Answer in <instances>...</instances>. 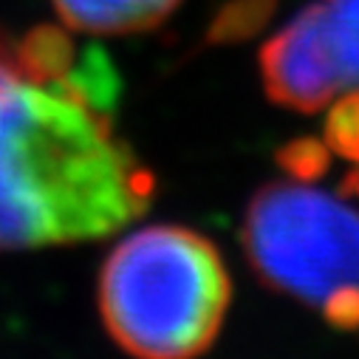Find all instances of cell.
I'll list each match as a JSON object with an SVG mask.
<instances>
[{
  "label": "cell",
  "instance_id": "1",
  "mask_svg": "<svg viewBox=\"0 0 359 359\" xmlns=\"http://www.w3.org/2000/svg\"><path fill=\"white\" fill-rule=\"evenodd\" d=\"M116 79L65 32L0 29V255L119 232L153 198V175L116 136Z\"/></svg>",
  "mask_w": 359,
  "mask_h": 359
},
{
  "label": "cell",
  "instance_id": "2",
  "mask_svg": "<svg viewBox=\"0 0 359 359\" xmlns=\"http://www.w3.org/2000/svg\"><path fill=\"white\" fill-rule=\"evenodd\" d=\"M229 272L215 243L184 226L128 235L100 275L108 334L136 359H196L218 337Z\"/></svg>",
  "mask_w": 359,
  "mask_h": 359
},
{
  "label": "cell",
  "instance_id": "3",
  "mask_svg": "<svg viewBox=\"0 0 359 359\" xmlns=\"http://www.w3.org/2000/svg\"><path fill=\"white\" fill-rule=\"evenodd\" d=\"M243 243L266 286L309 306L359 292V212L323 190L266 184L249 204Z\"/></svg>",
  "mask_w": 359,
  "mask_h": 359
},
{
  "label": "cell",
  "instance_id": "4",
  "mask_svg": "<svg viewBox=\"0 0 359 359\" xmlns=\"http://www.w3.org/2000/svg\"><path fill=\"white\" fill-rule=\"evenodd\" d=\"M266 94L283 108L323 111L359 91V0H314L260 51Z\"/></svg>",
  "mask_w": 359,
  "mask_h": 359
},
{
  "label": "cell",
  "instance_id": "5",
  "mask_svg": "<svg viewBox=\"0 0 359 359\" xmlns=\"http://www.w3.org/2000/svg\"><path fill=\"white\" fill-rule=\"evenodd\" d=\"M182 0H51L62 23L85 34H130L158 26Z\"/></svg>",
  "mask_w": 359,
  "mask_h": 359
},
{
  "label": "cell",
  "instance_id": "6",
  "mask_svg": "<svg viewBox=\"0 0 359 359\" xmlns=\"http://www.w3.org/2000/svg\"><path fill=\"white\" fill-rule=\"evenodd\" d=\"M325 142L334 153L359 161V91L342 94L325 122Z\"/></svg>",
  "mask_w": 359,
  "mask_h": 359
},
{
  "label": "cell",
  "instance_id": "7",
  "mask_svg": "<svg viewBox=\"0 0 359 359\" xmlns=\"http://www.w3.org/2000/svg\"><path fill=\"white\" fill-rule=\"evenodd\" d=\"M269 9H272V0H241V4L229 6L221 20L215 23V37L221 40H229V37H243L249 32H255L263 18L269 15Z\"/></svg>",
  "mask_w": 359,
  "mask_h": 359
},
{
  "label": "cell",
  "instance_id": "8",
  "mask_svg": "<svg viewBox=\"0 0 359 359\" xmlns=\"http://www.w3.org/2000/svg\"><path fill=\"white\" fill-rule=\"evenodd\" d=\"M280 164L297 175V178H311L317 172L325 170L328 164V150L320 144V142H311V139H303V142H294L289 144L283 153H280Z\"/></svg>",
  "mask_w": 359,
  "mask_h": 359
}]
</instances>
